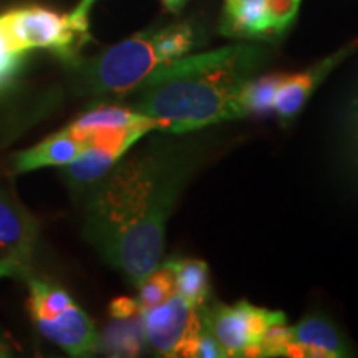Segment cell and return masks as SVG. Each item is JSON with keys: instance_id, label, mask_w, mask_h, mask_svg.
<instances>
[{"instance_id": "obj_1", "label": "cell", "mask_w": 358, "mask_h": 358, "mask_svg": "<svg viewBox=\"0 0 358 358\" xmlns=\"http://www.w3.org/2000/svg\"><path fill=\"white\" fill-rule=\"evenodd\" d=\"M150 134L90 187L85 204V237L136 289L161 264L166 224L214 143L203 129Z\"/></svg>"}, {"instance_id": "obj_2", "label": "cell", "mask_w": 358, "mask_h": 358, "mask_svg": "<svg viewBox=\"0 0 358 358\" xmlns=\"http://www.w3.org/2000/svg\"><path fill=\"white\" fill-rule=\"evenodd\" d=\"M267 62L268 48L256 43L181 57L153 71L134 90L136 100L129 108L158 122L161 131L171 133L239 120L241 90Z\"/></svg>"}, {"instance_id": "obj_3", "label": "cell", "mask_w": 358, "mask_h": 358, "mask_svg": "<svg viewBox=\"0 0 358 358\" xmlns=\"http://www.w3.org/2000/svg\"><path fill=\"white\" fill-rule=\"evenodd\" d=\"M199 43V29L187 20L136 34L92 60L77 62L75 88L93 96L129 95L153 71L189 55Z\"/></svg>"}, {"instance_id": "obj_4", "label": "cell", "mask_w": 358, "mask_h": 358, "mask_svg": "<svg viewBox=\"0 0 358 358\" xmlns=\"http://www.w3.org/2000/svg\"><path fill=\"white\" fill-rule=\"evenodd\" d=\"M0 22L17 50L43 48L70 65L77 64L80 48L90 40L88 20L47 7L12 8L0 15Z\"/></svg>"}, {"instance_id": "obj_5", "label": "cell", "mask_w": 358, "mask_h": 358, "mask_svg": "<svg viewBox=\"0 0 358 358\" xmlns=\"http://www.w3.org/2000/svg\"><path fill=\"white\" fill-rule=\"evenodd\" d=\"M199 315L226 357H261L264 332L272 324L287 320L284 312L256 307L248 301L224 306L214 299L199 307Z\"/></svg>"}, {"instance_id": "obj_6", "label": "cell", "mask_w": 358, "mask_h": 358, "mask_svg": "<svg viewBox=\"0 0 358 358\" xmlns=\"http://www.w3.org/2000/svg\"><path fill=\"white\" fill-rule=\"evenodd\" d=\"M325 143L335 179L358 198V73L334 98L327 118Z\"/></svg>"}, {"instance_id": "obj_7", "label": "cell", "mask_w": 358, "mask_h": 358, "mask_svg": "<svg viewBox=\"0 0 358 358\" xmlns=\"http://www.w3.org/2000/svg\"><path fill=\"white\" fill-rule=\"evenodd\" d=\"M302 0H226L222 35L245 40L279 38L297 17Z\"/></svg>"}, {"instance_id": "obj_8", "label": "cell", "mask_w": 358, "mask_h": 358, "mask_svg": "<svg viewBox=\"0 0 358 358\" xmlns=\"http://www.w3.org/2000/svg\"><path fill=\"white\" fill-rule=\"evenodd\" d=\"M148 347L159 357H182L187 343L203 329L199 308L178 292L159 306L141 312Z\"/></svg>"}, {"instance_id": "obj_9", "label": "cell", "mask_w": 358, "mask_h": 358, "mask_svg": "<svg viewBox=\"0 0 358 358\" xmlns=\"http://www.w3.org/2000/svg\"><path fill=\"white\" fill-rule=\"evenodd\" d=\"M136 128L95 129L90 134V146L82 156L64 168V178L73 191H88L93 185L140 141Z\"/></svg>"}, {"instance_id": "obj_10", "label": "cell", "mask_w": 358, "mask_h": 358, "mask_svg": "<svg viewBox=\"0 0 358 358\" xmlns=\"http://www.w3.org/2000/svg\"><path fill=\"white\" fill-rule=\"evenodd\" d=\"M358 50V40L352 42L347 47L340 48L334 55L324 58L320 64L313 65L302 73L295 75H282V80L277 88L274 111L279 115V118L284 123L292 122L299 113H302L303 106L310 100L317 88L324 83V80L329 77L337 66L342 64L345 58Z\"/></svg>"}, {"instance_id": "obj_11", "label": "cell", "mask_w": 358, "mask_h": 358, "mask_svg": "<svg viewBox=\"0 0 358 358\" xmlns=\"http://www.w3.org/2000/svg\"><path fill=\"white\" fill-rule=\"evenodd\" d=\"M350 355L345 335L324 313H307L297 325H292V342L287 357L345 358Z\"/></svg>"}, {"instance_id": "obj_12", "label": "cell", "mask_w": 358, "mask_h": 358, "mask_svg": "<svg viewBox=\"0 0 358 358\" xmlns=\"http://www.w3.org/2000/svg\"><path fill=\"white\" fill-rule=\"evenodd\" d=\"M34 322L43 337L71 357H88L100 350V335L95 324L75 302L52 319Z\"/></svg>"}, {"instance_id": "obj_13", "label": "cell", "mask_w": 358, "mask_h": 358, "mask_svg": "<svg viewBox=\"0 0 358 358\" xmlns=\"http://www.w3.org/2000/svg\"><path fill=\"white\" fill-rule=\"evenodd\" d=\"M37 239V221L13 196L0 189V249L29 266Z\"/></svg>"}, {"instance_id": "obj_14", "label": "cell", "mask_w": 358, "mask_h": 358, "mask_svg": "<svg viewBox=\"0 0 358 358\" xmlns=\"http://www.w3.org/2000/svg\"><path fill=\"white\" fill-rule=\"evenodd\" d=\"M88 146V141L80 140L69 128H65L45 138L38 145L17 153L13 168L17 173H29L40 168L66 166L82 156Z\"/></svg>"}, {"instance_id": "obj_15", "label": "cell", "mask_w": 358, "mask_h": 358, "mask_svg": "<svg viewBox=\"0 0 358 358\" xmlns=\"http://www.w3.org/2000/svg\"><path fill=\"white\" fill-rule=\"evenodd\" d=\"M171 262L176 292L199 308L211 299V282H209L208 264L198 259H168Z\"/></svg>"}, {"instance_id": "obj_16", "label": "cell", "mask_w": 358, "mask_h": 358, "mask_svg": "<svg viewBox=\"0 0 358 358\" xmlns=\"http://www.w3.org/2000/svg\"><path fill=\"white\" fill-rule=\"evenodd\" d=\"M146 345L141 313L128 319H115L100 337V348L111 357H136Z\"/></svg>"}, {"instance_id": "obj_17", "label": "cell", "mask_w": 358, "mask_h": 358, "mask_svg": "<svg viewBox=\"0 0 358 358\" xmlns=\"http://www.w3.org/2000/svg\"><path fill=\"white\" fill-rule=\"evenodd\" d=\"M151 122V118L138 113L129 108V106L120 105H100L95 108L88 110L87 113L78 116L70 127L71 131H90L96 128H127Z\"/></svg>"}, {"instance_id": "obj_18", "label": "cell", "mask_w": 358, "mask_h": 358, "mask_svg": "<svg viewBox=\"0 0 358 358\" xmlns=\"http://www.w3.org/2000/svg\"><path fill=\"white\" fill-rule=\"evenodd\" d=\"M30 294H29V307L30 315L34 320L38 319H52L70 307L75 301L65 289L58 287L50 282L30 279Z\"/></svg>"}, {"instance_id": "obj_19", "label": "cell", "mask_w": 358, "mask_h": 358, "mask_svg": "<svg viewBox=\"0 0 358 358\" xmlns=\"http://www.w3.org/2000/svg\"><path fill=\"white\" fill-rule=\"evenodd\" d=\"M282 75H264L254 77L244 85L239 95V108L244 116L264 115L274 110V100Z\"/></svg>"}, {"instance_id": "obj_20", "label": "cell", "mask_w": 358, "mask_h": 358, "mask_svg": "<svg viewBox=\"0 0 358 358\" xmlns=\"http://www.w3.org/2000/svg\"><path fill=\"white\" fill-rule=\"evenodd\" d=\"M138 303H140L141 312L153 308L164 301H168L173 294H176V280H174V272L171 262L164 261L141 282L138 287Z\"/></svg>"}, {"instance_id": "obj_21", "label": "cell", "mask_w": 358, "mask_h": 358, "mask_svg": "<svg viewBox=\"0 0 358 358\" xmlns=\"http://www.w3.org/2000/svg\"><path fill=\"white\" fill-rule=\"evenodd\" d=\"M25 60V52L17 50L8 38V35L0 22V93L13 83L17 75L20 73Z\"/></svg>"}, {"instance_id": "obj_22", "label": "cell", "mask_w": 358, "mask_h": 358, "mask_svg": "<svg viewBox=\"0 0 358 358\" xmlns=\"http://www.w3.org/2000/svg\"><path fill=\"white\" fill-rule=\"evenodd\" d=\"M292 342V325L285 322L272 324L261 338V357H287Z\"/></svg>"}, {"instance_id": "obj_23", "label": "cell", "mask_w": 358, "mask_h": 358, "mask_svg": "<svg viewBox=\"0 0 358 358\" xmlns=\"http://www.w3.org/2000/svg\"><path fill=\"white\" fill-rule=\"evenodd\" d=\"M182 357L224 358L226 357V353H224L221 345L217 343V340L214 338V335L203 325L201 332L186 345L185 352H182Z\"/></svg>"}, {"instance_id": "obj_24", "label": "cell", "mask_w": 358, "mask_h": 358, "mask_svg": "<svg viewBox=\"0 0 358 358\" xmlns=\"http://www.w3.org/2000/svg\"><path fill=\"white\" fill-rule=\"evenodd\" d=\"M141 307L138 299L131 297H118L110 303V315L113 319H128V317L140 315Z\"/></svg>"}, {"instance_id": "obj_25", "label": "cell", "mask_w": 358, "mask_h": 358, "mask_svg": "<svg viewBox=\"0 0 358 358\" xmlns=\"http://www.w3.org/2000/svg\"><path fill=\"white\" fill-rule=\"evenodd\" d=\"M29 274V266L17 261L15 257L8 256L0 261V279L2 277H27Z\"/></svg>"}, {"instance_id": "obj_26", "label": "cell", "mask_w": 358, "mask_h": 358, "mask_svg": "<svg viewBox=\"0 0 358 358\" xmlns=\"http://www.w3.org/2000/svg\"><path fill=\"white\" fill-rule=\"evenodd\" d=\"M96 0H80V3L77 7H75V10L71 12V15L77 17V19H83V20H88V13H90V8L93 7V3H95Z\"/></svg>"}, {"instance_id": "obj_27", "label": "cell", "mask_w": 358, "mask_h": 358, "mask_svg": "<svg viewBox=\"0 0 358 358\" xmlns=\"http://www.w3.org/2000/svg\"><path fill=\"white\" fill-rule=\"evenodd\" d=\"M163 2H164V7H166V10L178 13L182 7H185V3L187 2V0H163Z\"/></svg>"}, {"instance_id": "obj_28", "label": "cell", "mask_w": 358, "mask_h": 358, "mask_svg": "<svg viewBox=\"0 0 358 358\" xmlns=\"http://www.w3.org/2000/svg\"><path fill=\"white\" fill-rule=\"evenodd\" d=\"M8 352H10V348H8L7 343L0 340V357H8Z\"/></svg>"}]
</instances>
